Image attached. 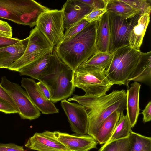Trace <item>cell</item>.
<instances>
[{
	"instance_id": "30",
	"label": "cell",
	"mask_w": 151,
	"mask_h": 151,
	"mask_svg": "<svg viewBox=\"0 0 151 151\" xmlns=\"http://www.w3.org/2000/svg\"><path fill=\"white\" fill-rule=\"evenodd\" d=\"M106 12V8L93 9L84 19L89 23L94 21H98Z\"/></svg>"
},
{
	"instance_id": "35",
	"label": "cell",
	"mask_w": 151,
	"mask_h": 151,
	"mask_svg": "<svg viewBox=\"0 0 151 151\" xmlns=\"http://www.w3.org/2000/svg\"><path fill=\"white\" fill-rule=\"evenodd\" d=\"M0 98L12 106L19 113L18 109L15 103L6 91L0 84Z\"/></svg>"
},
{
	"instance_id": "22",
	"label": "cell",
	"mask_w": 151,
	"mask_h": 151,
	"mask_svg": "<svg viewBox=\"0 0 151 151\" xmlns=\"http://www.w3.org/2000/svg\"><path fill=\"white\" fill-rule=\"evenodd\" d=\"M52 51L22 67L18 72L21 75L28 76L39 81L47 70Z\"/></svg>"
},
{
	"instance_id": "14",
	"label": "cell",
	"mask_w": 151,
	"mask_h": 151,
	"mask_svg": "<svg viewBox=\"0 0 151 151\" xmlns=\"http://www.w3.org/2000/svg\"><path fill=\"white\" fill-rule=\"evenodd\" d=\"M93 9L79 0L67 1L61 9L64 14V27L65 31L84 19Z\"/></svg>"
},
{
	"instance_id": "12",
	"label": "cell",
	"mask_w": 151,
	"mask_h": 151,
	"mask_svg": "<svg viewBox=\"0 0 151 151\" xmlns=\"http://www.w3.org/2000/svg\"><path fill=\"white\" fill-rule=\"evenodd\" d=\"M61 105L70 124L71 130L76 134H87L88 120L84 106L78 103H71L66 99L61 101Z\"/></svg>"
},
{
	"instance_id": "3",
	"label": "cell",
	"mask_w": 151,
	"mask_h": 151,
	"mask_svg": "<svg viewBox=\"0 0 151 151\" xmlns=\"http://www.w3.org/2000/svg\"><path fill=\"white\" fill-rule=\"evenodd\" d=\"M74 71L59 58L55 50L50 57L47 70L39 81L49 90L51 101L55 103L66 99L75 90Z\"/></svg>"
},
{
	"instance_id": "15",
	"label": "cell",
	"mask_w": 151,
	"mask_h": 151,
	"mask_svg": "<svg viewBox=\"0 0 151 151\" xmlns=\"http://www.w3.org/2000/svg\"><path fill=\"white\" fill-rule=\"evenodd\" d=\"M25 146L37 151H71L58 141L43 133H35L27 141Z\"/></svg>"
},
{
	"instance_id": "19",
	"label": "cell",
	"mask_w": 151,
	"mask_h": 151,
	"mask_svg": "<svg viewBox=\"0 0 151 151\" xmlns=\"http://www.w3.org/2000/svg\"><path fill=\"white\" fill-rule=\"evenodd\" d=\"M113 53L97 52L77 69L86 72L104 71L111 63Z\"/></svg>"
},
{
	"instance_id": "29",
	"label": "cell",
	"mask_w": 151,
	"mask_h": 151,
	"mask_svg": "<svg viewBox=\"0 0 151 151\" xmlns=\"http://www.w3.org/2000/svg\"><path fill=\"white\" fill-rule=\"evenodd\" d=\"M133 8L139 11L141 14L150 13L151 6L149 1L146 0H122Z\"/></svg>"
},
{
	"instance_id": "17",
	"label": "cell",
	"mask_w": 151,
	"mask_h": 151,
	"mask_svg": "<svg viewBox=\"0 0 151 151\" xmlns=\"http://www.w3.org/2000/svg\"><path fill=\"white\" fill-rule=\"evenodd\" d=\"M29 40L28 37L14 44L0 48V65L7 69L19 59L26 49Z\"/></svg>"
},
{
	"instance_id": "1",
	"label": "cell",
	"mask_w": 151,
	"mask_h": 151,
	"mask_svg": "<svg viewBox=\"0 0 151 151\" xmlns=\"http://www.w3.org/2000/svg\"><path fill=\"white\" fill-rule=\"evenodd\" d=\"M83 106L87 114V134L96 140L98 130L103 122L114 112H123L126 108V92L123 89L114 90L100 96L74 95L67 100Z\"/></svg>"
},
{
	"instance_id": "13",
	"label": "cell",
	"mask_w": 151,
	"mask_h": 151,
	"mask_svg": "<svg viewBox=\"0 0 151 151\" xmlns=\"http://www.w3.org/2000/svg\"><path fill=\"white\" fill-rule=\"evenodd\" d=\"M21 84V86L25 89L33 104L42 114L59 113L58 109L53 103L45 96L34 79L22 78Z\"/></svg>"
},
{
	"instance_id": "31",
	"label": "cell",
	"mask_w": 151,
	"mask_h": 151,
	"mask_svg": "<svg viewBox=\"0 0 151 151\" xmlns=\"http://www.w3.org/2000/svg\"><path fill=\"white\" fill-rule=\"evenodd\" d=\"M89 6L93 9H95L106 8L107 0H79Z\"/></svg>"
},
{
	"instance_id": "27",
	"label": "cell",
	"mask_w": 151,
	"mask_h": 151,
	"mask_svg": "<svg viewBox=\"0 0 151 151\" xmlns=\"http://www.w3.org/2000/svg\"><path fill=\"white\" fill-rule=\"evenodd\" d=\"M129 136L104 145L98 151H128Z\"/></svg>"
},
{
	"instance_id": "32",
	"label": "cell",
	"mask_w": 151,
	"mask_h": 151,
	"mask_svg": "<svg viewBox=\"0 0 151 151\" xmlns=\"http://www.w3.org/2000/svg\"><path fill=\"white\" fill-rule=\"evenodd\" d=\"M12 36L11 27L7 22L0 20V36L11 38Z\"/></svg>"
},
{
	"instance_id": "24",
	"label": "cell",
	"mask_w": 151,
	"mask_h": 151,
	"mask_svg": "<svg viewBox=\"0 0 151 151\" xmlns=\"http://www.w3.org/2000/svg\"><path fill=\"white\" fill-rule=\"evenodd\" d=\"M107 12L113 13L124 19L132 18L141 14L122 0H107L106 8Z\"/></svg>"
},
{
	"instance_id": "36",
	"label": "cell",
	"mask_w": 151,
	"mask_h": 151,
	"mask_svg": "<svg viewBox=\"0 0 151 151\" xmlns=\"http://www.w3.org/2000/svg\"><path fill=\"white\" fill-rule=\"evenodd\" d=\"M21 40L17 38H9L0 36V48L14 44Z\"/></svg>"
},
{
	"instance_id": "25",
	"label": "cell",
	"mask_w": 151,
	"mask_h": 151,
	"mask_svg": "<svg viewBox=\"0 0 151 151\" xmlns=\"http://www.w3.org/2000/svg\"><path fill=\"white\" fill-rule=\"evenodd\" d=\"M128 151H151V138L130 131Z\"/></svg>"
},
{
	"instance_id": "16",
	"label": "cell",
	"mask_w": 151,
	"mask_h": 151,
	"mask_svg": "<svg viewBox=\"0 0 151 151\" xmlns=\"http://www.w3.org/2000/svg\"><path fill=\"white\" fill-rule=\"evenodd\" d=\"M141 85L137 82L131 84L126 92V108L127 115L131 128L136 124L139 114V101Z\"/></svg>"
},
{
	"instance_id": "18",
	"label": "cell",
	"mask_w": 151,
	"mask_h": 151,
	"mask_svg": "<svg viewBox=\"0 0 151 151\" xmlns=\"http://www.w3.org/2000/svg\"><path fill=\"white\" fill-rule=\"evenodd\" d=\"M110 43L109 14L106 12L98 21L96 35L97 52H109Z\"/></svg>"
},
{
	"instance_id": "9",
	"label": "cell",
	"mask_w": 151,
	"mask_h": 151,
	"mask_svg": "<svg viewBox=\"0 0 151 151\" xmlns=\"http://www.w3.org/2000/svg\"><path fill=\"white\" fill-rule=\"evenodd\" d=\"M0 84L15 103L21 118L32 120L40 116V111L34 105L26 91L21 86L10 81L5 76L2 77Z\"/></svg>"
},
{
	"instance_id": "11",
	"label": "cell",
	"mask_w": 151,
	"mask_h": 151,
	"mask_svg": "<svg viewBox=\"0 0 151 151\" xmlns=\"http://www.w3.org/2000/svg\"><path fill=\"white\" fill-rule=\"evenodd\" d=\"M43 133L58 141L71 151H89L97 148L98 143L88 135L70 134L58 131H45Z\"/></svg>"
},
{
	"instance_id": "33",
	"label": "cell",
	"mask_w": 151,
	"mask_h": 151,
	"mask_svg": "<svg viewBox=\"0 0 151 151\" xmlns=\"http://www.w3.org/2000/svg\"><path fill=\"white\" fill-rule=\"evenodd\" d=\"M0 111L5 114H14L18 112L10 104L0 98Z\"/></svg>"
},
{
	"instance_id": "5",
	"label": "cell",
	"mask_w": 151,
	"mask_h": 151,
	"mask_svg": "<svg viewBox=\"0 0 151 151\" xmlns=\"http://www.w3.org/2000/svg\"><path fill=\"white\" fill-rule=\"evenodd\" d=\"M141 54L129 46L120 48L113 52L109 66L105 70V75L114 85H125L138 63Z\"/></svg>"
},
{
	"instance_id": "23",
	"label": "cell",
	"mask_w": 151,
	"mask_h": 151,
	"mask_svg": "<svg viewBox=\"0 0 151 151\" xmlns=\"http://www.w3.org/2000/svg\"><path fill=\"white\" fill-rule=\"evenodd\" d=\"M121 113L117 111L114 112L102 123L98 130L96 139L100 144H105L110 138Z\"/></svg>"
},
{
	"instance_id": "28",
	"label": "cell",
	"mask_w": 151,
	"mask_h": 151,
	"mask_svg": "<svg viewBox=\"0 0 151 151\" xmlns=\"http://www.w3.org/2000/svg\"><path fill=\"white\" fill-rule=\"evenodd\" d=\"M89 23L84 18L71 26L67 30L65 31L62 42L67 41L73 37L81 32Z\"/></svg>"
},
{
	"instance_id": "8",
	"label": "cell",
	"mask_w": 151,
	"mask_h": 151,
	"mask_svg": "<svg viewBox=\"0 0 151 151\" xmlns=\"http://www.w3.org/2000/svg\"><path fill=\"white\" fill-rule=\"evenodd\" d=\"M64 18L61 9H49L41 15L36 26L54 47L63 40Z\"/></svg>"
},
{
	"instance_id": "20",
	"label": "cell",
	"mask_w": 151,
	"mask_h": 151,
	"mask_svg": "<svg viewBox=\"0 0 151 151\" xmlns=\"http://www.w3.org/2000/svg\"><path fill=\"white\" fill-rule=\"evenodd\" d=\"M150 13L145 12L140 14L137 23L130 32L128 39L129 46L135 50L140 51V47L150 22Z\"/></svg>"
},
{
	"instance_id": "34",
	"label": "cell",
	"mask_w": 151,
	"mask_h": 151,
	"mask_svg": "<svg viewBox=\"0 0 151 151\" xmlns=\"http://www.w3.org/2000/svg\"><path fill=\"white\" fill-rule=\"evenodd\" d=\"M0 151H25L23 147L13 143H0Z\"/></svg>"
},
{
	"instance_id": "38",
	"label": "cell",
	"mask_w": 151,
	"mask_h": 151,
	"mask_svg": "<svg viewBox=\"0 0 151 151\" xmlns=\"http://www.w3.org/2000/svg\"><path fill=\"white\" fill-rule=\"evenodd\" d=\"M39 89L45 96L49 100L51 101V96L50 91L47 87L42 82L39 81L37 82Z\"/></svg>"
},
{
	"instance_id": "2",
	"label": "cell",
	"mask_w": 151,
	"mask_h": 151,
	"mask_svg": "<svg viewBox=\"0 0 151 151\" xmlns=\"http://www.w3.org/2000/svg\"><path fill=\"white\" fill-rule=\"evenodd\" d=\"M98 24V21L89 23L78 34L69 40L61 42L55 47L59 58L73 71L97 52Z\"/></svg>"
},
{
	"instance_id": "21",
	"label": "cell",
	"mask_w": 151,
	"mask_h": 151,
	"mask_svg": "<svg viewBox=\"0 0 151 151\" xmlns=\"http://www.w3.org/2000/svg\"><path fill=\"white\" fill-rule=\"evenodd\" d=\"M151 79V52H142L139 61L127 82L150 81Z\"/></svg>"
},
{
	"instance_id": "37",
	"label": "cell",
	"mask_w": 151,
	"mask_h": 151,
	"mask_svg": "<svg viewBox=\"0 0 151 151\" xmlns=\"http://www.w3.org/2000/svg\"><path fill=\"white\" fill-rule=\"evenodd\" d=\"M143 115V121L145 123L151 120V102L150 101L141 113Z\"/></svg>"
},
{
	"instance_id": "7",
	"label": "cell",
	"mask_w": 151,
	"mask_h": 151,
	"mask_svg": "<svg viewBox=\"0 0 151 151\" xmlns=\"http://www.w3.org/2000/svg\"><path fill=\"white\" fill-rule=\"evenodd\" d=\"M73 82L74 87L82 89L85 95L96 96L106 95L113 85L104 71L86 72L78 69L74 72Z\"/></svg>"
},
{
	"instance_id": "6",
	"label": "cell",
	"mask_w": 151,
	"mask_h": 151,
	"mask_svg": "<svg viewBox=\"0 0 151 151\" xmlns=\"http://www.w3.org/2000/svg\"><path fill=\"white\" fill-rule=\"evenodd\" d=\"M26 49L22 56L8 69L16 71L24 66L52 52L54 47L36 26L30 31Z\"/></svg>"
},
{
	"instance_id": "39",
	"label": "cell",
	"mask_w": 151,
	"mask_h": 151,
	"mask_svg": "<svg viewBox=\"0 0 151 151\" xmlns=\"http://www.w3.org/2000/svg\"><path fill=\"white\" fill-rule=\"evenodd\" d=\"M4 68L1 65H0V68Z\"/></svg>"
},
{
	"instance_id": "26",
	"label": "cell",
	"mask_w": 151,
	"mask_h": 151,
	"mask_svg": "<svg viewBox=\"0 0 151 151\" xmlns=\"http://www.w3.org/2000/svg\"><path fill=\"white\" fill-rule=\"evenodd\" d=\"M131 128L130 122L127 115H124L123 112L121 113L112 135L108 141L104 145L128 137L131 130Z\"/></svg>"
},
{
	"instance_id": "10",
	"label": "cell",
	"mask_w": 151,
	"mask_h": 151,
	"mask_svg": "<svg viewBox=\"0 0 151 151\" xmlns=\"http://www.w3.org/2000/svg\"><path fill=\"white\" fill-rule=\"evenodd\" d=\"M108 12L111 34L109 52L113 53L120 48L129 46V34L134 26L137 23L141 14L132 18L124 19L113 13Z\"/></svg>"
},
{
	"instance_id": "4",
	"label": "cell",
	"mask_w": 151,
	"mask_h": 151,
	"mask_svg": "<svg viewBox=\"0 0 151 151\" xmlns=\"http://www.w3.org/2000/svg\"><path fill=\"white\" fill-rule=\"evenodd\" d=\"M49 9L33 0H0V18L30 27Z\"/></svg>"
}]
</instances>
